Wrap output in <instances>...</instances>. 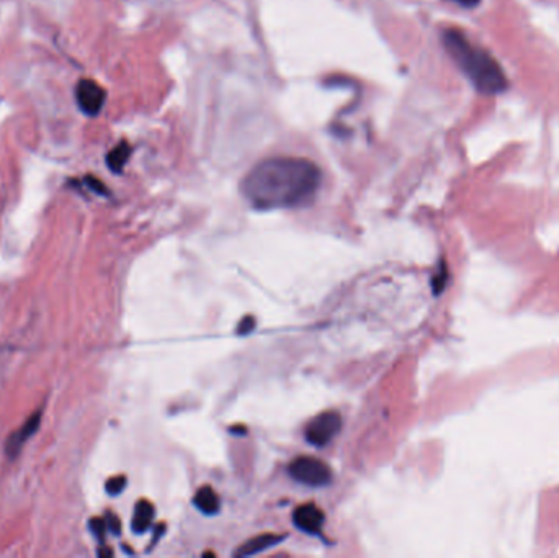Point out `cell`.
Returning <instances> with one entry per match:
<instances>
[{
    "label": "cell",
    "mask_w": 559,
    "mask_h": 558,
    "mask_svg": "<svg viewBox=\"0 0 559 558\" xmlns=\"http://www.w3.org/2000/svg\"><path fill=\"white\" fill-rule=\"evenodd\" d=\"M321 184V170L302 158H270L244 177V197L259 210L295 208L310 203Z\"/></svg>",
    "instance_id": "cell-1"
},
{
    "label": "cell",
    "mask_w": 559,
    "mask_h": 558,
    "mask_svg": "<svg viewBox=\"0 0 559 558\" xmlns=\"http://www.w3.org/2000/svg\"><path fill=\"white\" fill-rule=\"evenodd\" d=\"M293 521L298 529L307 534H317L322 529L324 513L314 504H301L300 508L295 509Z\"/></svg>",
    "instance_id": "cell-6"
},
{
    "label": "cell",
    "mask_w": 559,
    "mask_h": 558,
    "mask_svg": "<svg viewBox=\"0 0 559 558\" xmlns=\"http://www.w3.org/2000/svg\"><path fill=\"white\" fill-rule=\"evenodd\" d=\"M124 487H126V478H124V477H113V478H110L108 482H107L105 489H107L108 494H112V496H117V494H119V493L123 492Z\"/></svg>",
    "instance_id": "cell-12"
},
{
    "label": "cell",
    "mask_w": 559,
    "mask_h": 558,
    "mask_svg": "<svg viewBox=\"0 0 559 558\" xmlns=\"http://www.w3.org/2000/svg\"><path fill=\"white\" fill-rule=\"evenodd\" d=\"M454 4H458L459 7H464V8H474L478 7L481 4V0H453Z\"/></svg>",
    "instance_id": "cell-17"
},
{
    "label": "cell",
    "mask_w": 559,
    "mask_h": 558,
    "mask_svg": "<svg viewBox=\"0 0 559 558\" xmlns=\"http://www.w3.org/2000/svg\"><path fill=\"white\" fill-rule=\"evenodd\" d=\"M76 100L81 110L88 117H97L107 100V92L92 79H82L76 87Z\"/></svg>",
    "instance_id": "cell-5"
},
{
    "label": "cell",
    "mask_w": 559,
    "mask_h": 558,
    "mask_svg": "<svg viewBox=\"0 0 559 558\" xmlns=\"http://www.w3.org/2000/svg\"><path fill=\"white\" fill-rule=\"evenodd\" d=\"M83 182H86L88 189H90L92 192H95V194H98V195H107V194H108V190H107L105 184H103V182L98 180L97 177H93V175H87L86 179H83Z\"/></svg>",
    "instance_id": "cell-13"
},
{
    "label": "cell",
    "mask_w": 559,
    "mask_h": 558,
    "mask_svg": "<svg viewBox=\"0 0 559 558\" xmlns=\"http://www.w3.org/2000/svg\"><path fill=\"white\" fill-rule=\"evenodd\" d=\"M98 555H100V557H112V555H113V552H112V550L102 549L100 552H98Z\"/></svg>",
    "instance_id": "cell-18"
},
{
    "label": "cell",
    "mask_w": 559,
    "mask_h": 558,
    "mask_svg": "<svg viewBox=\"0 0 559 558\" xmlns=\"http://www.w3.org/2000/svg\"><path fill=\"white\" fill-rule=\"evenodd\" d=\"M154 514H155V511H154L153 503L146 501V499H141V501L136 504L134 514H133V524H131V528L136 534H143V532H146L151 528V524H153V519H154Z\"/></svg>",
    "instance_id": "cell-10"
},
{
    "label": "cell",
    "mask_w": 559,
    "mask_h": 558,
    "mask_svg": "<svg viewBox=\"0 0 559 558\" xmlns=\"http://www.w3.org/2000/svg\"><path fill=\"white\" fill-rule=\"evenodd\" d=\"M290 475L296 482L307 487H326L331 483L332 473L327 463L314 457H298L290 463Z\"/></svg>",
    "instance_id": "cell-3"
},
{
    "label": "cell",
    "mask_w": 559,
    "mask_h": 558,
    "mask_svg": "<svg viewBox=\"0 0 559 558\" xmlns=\"http://www.w3.org/2000/svg\"><path fill=\"white\" fill-rule=\"evenodd\" d=\"M442 40L448 56L479 93L499 95L507 91L509 81L499 62L488 51L474 45L463 31L448 28L443 31Z\"/></svg>",
    "instance_id": "cell-2"
},
{
    "label": "cell",
    "mask_w": 559,
    "mask_h": 558,
    "mask_svg": "<svg viewBox=\"0 0 559 558\" xmlns=\"http://www.w3.org/2000/svg\"><path fill=\"white\" fill-rule=\"evenodd\" d=\"M129 156H131V146H129L126 141H122V143H118L107 154L108 169L112 170V172H114V174H119V172L123 170L124 165H126Z\"/></svg>",
    "instance_id": "cell-11"
},
{
    "label": "cell",
    "mask_w": 559,
    "mask_h": 558,
    "mask_svg": "<svg viewBox=\"0 0 559 558\" xmlns=\"http://www.w3.org/2000/svg\"><path fill=\"white\" fill-rule=\"evenodd\" d=\"M255 330V318L254 316H245L240 320L239 327H237V335L240 336H247Z\"/></svg>",
    "instance_id": "cell-14"
},
{
    "label": "cell",
    "mask_w": 559,
    "mask_h": 558,
    "mask_svg": "<svg viewBox=\"0 0 559 558\" xmlns=\"http://www.w3.org/2000/svg\"><path fill=\"white\" fill-rule=\"evenodd\" d=\"M342 418L337 411H326L316 416L306 427V439L316 447H324L341 432Z\"/></svg>",
    "instance_id": "cell-4"
},
{
    "label": "cell",
    "mask_w": 559,
    "mask_h": 558,
    "mask_svg": "<svg viewBox=\"0 0 559 558\" xmlns=\"http://www.w3.org/2000/svg\"><path fill=\"white\" fill-rule=\"evenodd\" d=\"M40 422H41V413H33V416H30L27 419V422L20 427V431L13 432L12 436L8 437L7 441V453L8 457H15L17 453L20 452V448L23 447L25 442H27L31 436L35 434L36 431H38L40 427Z\"/></svg>",
    "instance_id": "cell-7"
},
{
    "label": "cell",
    "mask_w": 559,
    "mask_h": 558,
    "mask_svg": "<svg viewBox=\"0 0 559 558\" xmlns=\"http://www.w3.org/2000/svg\"><path fill=\"white\" fill-rule=\"evenodd\" d=\"M108 521H107V528L113 532V534H119V521L114 514H108L107 516Z\"/></svg>",
    "instance_id": "cell-16"
},
{
    "label": "cell",
    "mask_w": 559,
    "mask_h": 558,
    "mask_svg": "<svg viewBox=\"0 0 559 558\" xmlns=\"http://www.w3.org/2000/svg\"><path fill=\"white\" fill-rule=\"evenodd\" d=\"M90 529H92V532L93 534H95V537L97 539H103V537H105V530H107V523H105V519H102V518H93L92 521H90Z\"/></svg>",
    "instance_id": "cell-15"
},
{
    "label": "cell",
    "mask_w": 559,
    "mask_h": 558,
    "mask_svg": "<svg viewBox=\"0 0 559 558\" xmlns=\"http://www.w3.org/2000/svg\"><path fill=\"white\" fill-rule=\"evenodd\" d=\"M283 539H286L285 535H276V534H262V535H257L254 537V539H250L245 542L239 547V550H236V557H252V555H257L260 552H264L266 549H270V547H273L281 542Z\"/></svg>",
    "instance_id": "cell-8"
},
{
    "label": "cell",
    "mask_w": 559,
    "mask_h": 558,
    "mask_svg": "<svg viewBox=\"0 0 559 558\" xmlns=\"http://www.w3.org/2000/svg\"><path fill=\"white\" fill-rule=\"evenodd\" d=\"M193 503L203 514L208 516L216 514L219 508H221V499H219L218 493L211 487H201L198 489L195 498H193Z\"/></svg>",
    "instance_id": "cell-9"
}]
</instances>
